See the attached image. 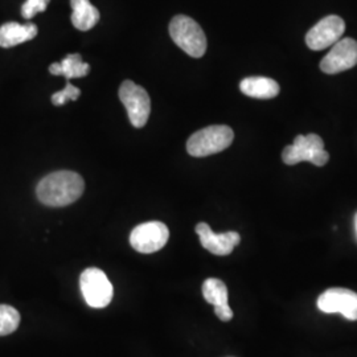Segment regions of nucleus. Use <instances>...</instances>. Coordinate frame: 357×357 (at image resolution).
<instances>
[{"instance_id":"7","label":"nucleus","mask_w":357,"mask_h":357,"mask_svg":"<svg viewBox=\"0 0 357 357\" xmlns=\"http://www.w3.org/2000/svg\"><path fill=\"white\" fill-rule=\"evenodd\" d=\"M169 238V230L160 221H150L138 225L130 234L131 246L143 255L159 252L166 246Z\"/></svg>"},{"instance_id":"21","label":"nucleus","mask_w":357,"mask_h":357,"mask_svg":"<svg viewBox=\"0 0 357 357\" xmlns=\"http://www.w3.org/2000/svg\"><path fill=\"white\" fill-rule=\"evenodd\" d=\"M355 228H356V234H357V213H356V216H355Z\"/></svg>"},{"instance_id":"13","label":"nucleus","mask_w":357,"mask_h":357,"mask_svg":"<svg viewBox=\"0 0 357 357\" xmlns=\"http://www.w3.org/2000/svg\"><path fill=\"white\" fill-rule=\"evenodd\" d=\"M240 90L252 98L271 100L280 94V85L268 77H248L241 81Z\"/></svg>"},{"instance_id":"14","label":"nucleus","mask_w":357,"mask_h":357,"mask_svg":"<svg viewBox=\"0 0 357 357\" xmlns=\"http://www.w3.org/2000/svg\"><path fill=\"white\" fill-rule=\"evenodd\" d=\"M72 23L79 31H89L100 22V11L89 0H70Z\"/></svg>"},{"instance_id":"2","label":"nucleus","mask_w":357,"mask_h":357,"mask_svg":"<svg viewBox=\"0 0 357 357\" xmlns=\"http://www.w3.org/2000/svg\"><path fill=\"white\" fill-rule=\"evenodd\" d=\"M169 35L178 48L193 59H200L204 56L206 36L203 28L190 16H175L169 23Z\"/></svg>"},{"instance_id":"9","label":"nucleus","mask_w":357,"mask_h":357,"mask_svg":"<svg viewBox=\"0 0 357 357\" xmlns=\"http://www.w3.org/2000/svg\"><path fill=\"white\" fill-rule=\"evenodd\" d=\"M357 65V41L351 38H340L332 45L331 51L320 63V69L327 75H337Z\"/></svg>"},{"instance_id":"17","label":"nucleus","mask_w":357,"mask_h":357,"mask_svg":"<svg viewBox=\"0 0 357 357\" xmlns=\"http://www.w3.org/2000/svg\"><path fill=\"white\" fill-rule=\"evenodd\" d=\"M19 324V311L8 305H0V336H7L16 331Z\"/></svg>"},{"instance_id":"5","label":"nucleus","mask_w":357,"mask_h":357,"mask_svg":"<svg viewBox=\"0 0 357 357\" xmlns=\"http://www.w3.org/2000/svg\"><path fill=\"white\" fill-rule=\"evenodd\" d=\"M79 289L85 302L93 308H105L113 301V284L100 268L84 270L79 277Z\"/></svg>"},{"instance_id":"10","label":"nucleus","mask_w":357,"mask_h":357,"mask_svg":"<svg viewBox=\"0 0 357 357\" xmlns=\"http://www.w3.org/2000/svg\"><path fill=\"white\" fill-rule=\"evenodd\" d=\"M318 307L326 314L339 312L345 319L357 320V294L352 290L330 289L320 295Z\"/></svg>"},{"instance_id":"3","label":"nucleus","mask_w":357,"mask_h":357,"mask_svg":"<svg viewBox=\"0 0 357 357\" xmlns=\"http://www.w3.org/2000/svg\"><path fill=\"white\" fill-rule=\"evenodd\" d=\"M234 139L229 126L215 125L196 131L187 142V151L195 158H204L227 150Z\"/></svg>"},{"instance_id":"8","label":"nucleus","mask_w":357,"mask_h":357,"mask_svg":"<svg viewBox=\"0 0 357 357\" xmlns=\"http://www.w3.org/2000/svg\"><path fill=\"white\" fill-rule=\"evenodd\" d=\"M344 31V20L340 16H326L308 31L306 35L307 47L312 51H323L330 48L342 38Z\"/></svg>"},{"instance_id":"6","label":"nucleus","mask_w":357,"mask_h":357,"mask_svg":"<svg viewBox=\"0 0 357 357\" xmlns=\"http://www.w3.org/2000/svg\"><path fill=\"white\" fill-rule=\"evenodd\" d=\"M119 98L128 110L131 125L137 128L146 126L151 112L149 93L132 81L126 79L119 88Z\"/></svg>"},{"instance_id":"16","label":"nucleus","mask_w":357,"mask_h":357,"mask_svg":"<svg viewBox=\"0 0 357 357\" xmlns=\"http://www.w3.org/2000/svg\"><path fill=\"white\" fill-rule=\"evenodd\" d=\"M203 296L213 307L224 306L228 303V287L217 278H209L203 283Z\"/></svg>"},{"instance_id":"4","label":"nucleus","mask_w":357,"mask_h":357,"mask_svg":"<svg viewBox=\"0 0 357 357\" xmlns=\"http://www.w3.org/2000/svg\"><path fill=\"white\" fill-rule=\"evenodd\" d=\"M330 155L324 150V143L319 135L308 134L298 135L291 146H287L282 153V160L287 166H294L301 162H310L315 166L327 165Z\"/></svg>"},{"instance_id":"18","label":"nucleus","mask_w":357,"mask_h":357,"mask_svg":"<svg viewBox=\"0 0 357 357\" xmlns=\"http://www.w3.org/2000/svg\"><path fill=\"white\" fill-rule=\"evenodd\" d=\"M79 96H81V90L68 81L64 89L61 91H57L52 96V103L54 106H63L68 101H76Z\"/></svg>"},{"instance_id":"12","label":"nucleus","mask_w":357,"mask_h":357,"mask_svg":"<svg viewBox=\"0 0 357 357\" xmlns=\"http://www.w3.org/2000/svg\"><path fill=\"white\" fill-rule=\"evenodd\" d=\"M38 35V26L33 23L19 24L16 22L4 23L0 26V47L13 48L19 44H23Z\"/></svg>"},{"instance_id":"20","label":"nucleus","mask_w":357,"mask_h":357,"mask_svg":"<svg viewBox=\"0 0 357 357\" xmlns=\"http://www.w3.org/2000/svg\"><path fill=\"white\" fill-rule=\"evenodd\" d=\"M215 314H216L217 318L222 321H229L233 319V311L229 305L215 307Z\"/></svg>"},{"instance_id":"15","label":"nucleus","mask_w":357,"mask_h":357,"mask_svg":"<svg viewBox=\"0 0 357 357\" xmlns=\"http://www.w3.org/2000/svg\"><path fill=\"white\" fill-rule=\"evenodd\" d=\"M50 72L53 76H64L66 79L85 77L90 72V65L82 61L81 54H68L61 63H53L50 66Z\"/></svg>"},{"instance_id":"19","label":"nucleus","mask_w":357,"mask_h":357,"mask_svg":"<svg viewBox=\"0 0 357 357\" xmlns=\"http://www.w3.org/2000/svg\"><path fill=\"white\" fill-rule=\"evenodd\" d=\"M51 0H26L22 7V15L24 19H32L35 15L44 13Z\"/></svg>"},{"instance_id":"11","label":"nucleus","mask_w":357,"mask_h":357,"mask_svg":"<svg viewBox=\"0 0 357 357\" xmlns=\"http://www.w3.org/2000/svg\"><path fill=\"white\" fill-rule=\"evenodd\" d=\"M196 233L200 237L203 248L215 255H229L233 249L241 243V236L237 231L216 234L205 222L196 225Z\"/></svg>"},{"instance_id":"1","label":"nucleus","mask_w":357,"mask_h":357,"mask_svg":"<svg viewBox=\"0 0 357 357\" xmlns=\"http://www.w3.org/2000/svg\"><path fill=\"white\" fill-rule=\"evenodd\" d=\"M85 190L84 178L72 171H57L41 178L36 188L38 199L48 206H66L77 202Z\"/></svg>"}]
</instances>
